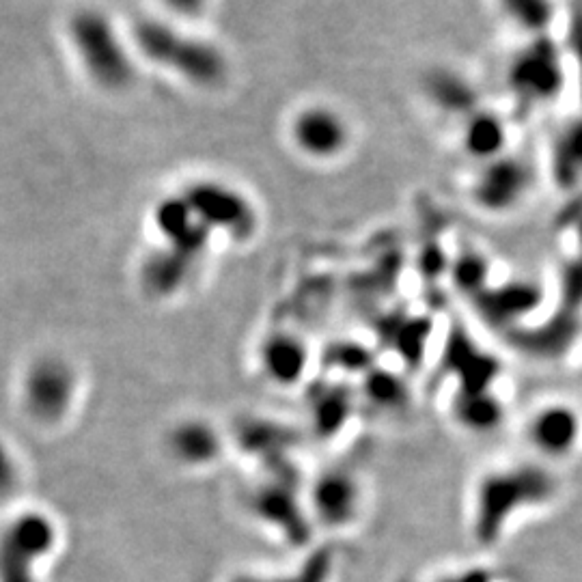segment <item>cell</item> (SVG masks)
Returning a JSON list of instances; mask_svg holds the SVG:
<instances>
[{
    "mask_svg": "<svg viewBox=\"0 0 582 582\" xmlns=\"http://www.w3.org/2000/svg\"><path fill=\"white\" fill-rule=\"evenodd\" d=\"M16 408L22 421L41 436H61L80 421L89 401V376L76 358L48 350L33 354L18 369Z\"/></svg>",
    "mask_w": 582,
    "mask_h": 582,
    "instance_id": "obj_1",
    "label": "cell"
},
{
    "mask_svg": "<svg viewBox=\"0 0 582 582\" xmlns=\"http://www.w3.org/2000/svg\"><path fill=\"white\" fill-rule=\"evenodd\" d=\"M65 544V524L54 509L31 501L5 507L0 582H48Z\"/></svg>",
    "mask_w": 582,
    "mask_h": 582,
    "instance_id": "obj_2",
    "label": "cell"
},
{
    "mask_svg": "<svg viewBox=\"0 0 582 582\" xmlns=\"http://www.w3.org/2000/svg\"><path fill=\"white\" fill-rule=\"evenodd\" d=\"M307 503L317 531L348 535L367 520L369 481L356 466L330 464L307 479Z\"/></svg>",
    "mask_w": 582,
    "mask_h": 582,
    "instance_id": "obj_3",
    "label": "cell"
},
{
    "mask_svg": "<svg viewBox=\"0 0 582 582\" xmlns=\"http://www.w3.org/2000/svg\"><path fill=\"white\" fill-rule=\"evenodd\" d=\"M542 481L533 468H498L483 475L473 492L470 524L481 546H492L507 529L516 509L533 503L542 492Z\"/></svg>",
    "mask_w": 582,
    "mask_h": 582,
    "instance_id": "obj_4",
    "label": "cell"
},
{
    "mask_svg": "<svg viewBox=\"0 0 582 582\" xmlns=\"http://www.w3.org/2000/svg\"><path fill=\"white\" fill-rule=\"evenodd\" d=\"M145 59L154 61L194 85H214L225 74V61L214 46L179 33L169 24L147 20L134 33Z\"/></svg>",
    "mask_w": 582,
    "mask_h": 582,
    "instance_id": "obj_5",
    "label": "cell"
},
{
    "mask_svg": "<svg viewBox=\"0 0 582 582\" xmlns=\"http://www.w3.org/2000/svg\"><path fill=\"white\" fill-rule=\"evenodd\" d=\"M69 35L91 80L104 89H123L134 80L130 50L106 16L97 11H80L69 24Z\"/></svg>",
    "mask_w": 582,
    "mask_h": 582,
    "instance_id": "obj_6",
    "label": "cell"
},
{
    "mask_svg": "<svg viewBox=\"0 0 582 582\" xmlns=\"http://www.w3.org/2000/svg\"><path fill=\"white\" fill-rule=\"evenodd\" d=\"M160 447L169 464L188 475H210L233 455L229 427L194 412L164 427Z\"/></svg>",
    "mask_w": 582,
    "mask_h": 582,
    "instance_id": "obj_7",
    "label": "cell"
},
{
    "mask_svg": "<svg viewBox=\"0 0 582 582\" xmlns=\"http://www.w3.org/2000/svg\"><path fill=\"white\" fill-rule=\"evenodd\" d=\"M311 350L296 332L274 330L257 348V371L274 388L311 386Z\"/></svg>",
    "mask_w": 582,
    "mask_h": 582,
    "instance_id": "obj_8",
    "label": "cell"
},
{
    "mask_svg": "<svg viewBox=\"0 0 582 582\" xmlns=\"http://www.w3.org/2000/svg\"><path fill=\"white\" fill-rule=\"evenodd\" d=\"M291 141L304 156L328 160L343 154L350 143V128L330 106H309L291 123Z\"/></svg>",
    "mask_w": 582,
    "mask_h": 582,
    "instance_id": "obj_9",
    "label": "cell"
},
{
    "mask_svg": "<svg viewBox=\"0 0 582 582\" xmlns=\"http://www.w3.org/2000/svg\"><path fill=\"white\" fill-rule=\"evenodd\" d=\"M201 223L212 231V227H225V231L244 238L253 227V212L238 194L214 184L194 186L184 197Z\"/></svg>",
    "mask_w": 582,
    "mask_h": 582,
    "instance_id": "obj_10",
    "label": "cell"
},
{
    "mask_svg": "<svg viewBox=\"0 0 582 582\" xmlns=\"http://www.w3.org/2000/svg\"><path fill=\"white\" fill-rule=\"evenodd\" d=\"M559 54L542 46H533L520 54L514 67H511V85L514 93L522 95L529 102H546L557 93L559 87Z\"/></svg>",
    "mask_w": 582,
    "mask_h": 582,
    "instance_id": "obj_11",
    "label": "cell"
},
{
    "mask_svg": "<svg viewBox=\"0 0 582 582\" xmlns=\"http://www.w3.org/2000/svg\"><path fill=\"white\" fill-rule=\"evenodd\" d=\"M531 445L552 457L570 453L580 440V417L563 404L546 406L529 421Z\"/></svg>",
    "mask_w": 582,
    "mask_h": 582,
    "instance_id": "obj_12",
    "label": "cell"
},
{
    "mask_svg": "<svg viewBox=\"0 0 582 582\" xmlns=\"http://www.w3.org/2000/svg\"><path fill=\"white\" fill-rule=\"evenodd\" d=\"M526 186V173L522 164H509L498 160L485 171L477 184V201L485 207H509L522 197Z\"/></svg>",
    "mask_w": 582,
    "mask_h": 582,
    "instance_id": "obj_13",
    "label": "cell"
},
{
    "mask_svg": "<svg viewBox=\"0 0 582 582\" xmlns=\"http://www.w3.org/2000/svg\"><path fill=\"white\" fill-rule=\"evenodd\" d=\"M503 123H498L490 115H479L468 123L464 132V145L477 156L490 158L498 147H503Z\"/></svg>",
    "mask_w": 582,
    "mask_h": 582,
    "instance_id": "obj_14",
    "label": "cell"
},
{
    "mask_svg": "<svg viewBox=\"0 0 582 582\" xmlns=\"http://www.w3.org/2000/svg\"><path fill=\"white\" fill-rule=\"evenodd\" d=\"M164 3L177 13H197L205 0H164Z\"/></svg>",
    "mask_w": 582,
    "mask_h": 582,
    "instance_id": "obj_15",
    "label": "cell"
}]
</instances>
